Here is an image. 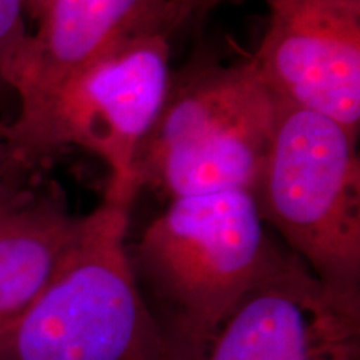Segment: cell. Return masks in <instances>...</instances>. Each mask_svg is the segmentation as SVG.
Here are the masks:
<instances>
[{
	"label": "cell",
	"mask_w": 360,
	"mask_h": 360,
	"mask_svg": "<svg viewBox=\"0 0 360 360\" xmlns=\"http://www.w3.org/2000/svg\"><path fill=\"white\" fill-rule=\"evenodd\" d=\"M127 254L172 360H199L238 302L294 255L244 191L170 200Z\"/></svg>",
	"instance_id": "cell-1"
},
{
	"label": "cell",
	"mask_w": 360,
	"mask_h": 360,
	"mask_svg": "<svg viewBox=\"0 0 360 360\" xmlns=\"http://www.w3.org/2000/svg\"><path fill=\"white\" fill-rule=\"evenodd\" d=\"M188 22L175 0H52L8 80L17 115L34 110L117 40L143 34L170 37Z\"/></svg>",
	"instance_id": "cell-8"
},
{
	"label": "cell",
	"mask_w": 360,
	"mask_h": 360,
	"mask_svg": "<svg viewBox=\"0 0 360 360\" xmlns=\"http://www.w3.org/2000/svg\"><path fill=\"white\" fill-rule=\"evenodd\" d=\"M180 7L186 11V13L191 17V20H200L214 11L215 7H219L224 0H175Z\"/></svg>",
	"instance_id": "cell-12"
},
{
	"label": "cell",
	"mask_w": 360,
	"mask_h": 360,
	"mask_svg": "<svg viewBox=\"0 0 360 360\" xmlns=\"http://www.w3.org/2000/svg\"><path fill=\"white\" fill-rule=\"evenodd\" d=\"M277 98L254 58H200L170 77L164 107L134 162L139 188L169 200L254 193L272 141Z\"/></svg>",
	"instance_id": "cell-3"
},
{
	"label": "cell",
	"mask_w": 360,
	"mask_h": 360,
	"mask_svg": "<svg viewBox=\"0 0 360 360\" xmlns=\"http://www.w3.org/2000/svg\"><path fill=\"white\" fill-rule=\"evenodd\" d=\"M199 360H360V295L327 287L294 254L238 302Z\"/></svg>",
	"instance_id": "cell-7"
},
{
	"label": "cell",
	"mask_w": 360,
	"mask_h": 360,
	"mask_svg": "<svg viewBox=\"0 0 360 360\" xmlns=\"http://www.w3.org/2000/svg\"><path fill=\"white\" fill-rule=\"evenodd\" d=\"M79 222L56 186L0 215V345L52 278Z\"/></svg>",
	"instance_id": "cell-9"
},
{
	"label": "cell",
	"mask_w": 360,
	"mask_h": 360,
	"mask_svg": "<svg viewBox=\"0 0 360 360\" xmlns=\"http://www.w3.org/2000/svg\"><path fill=\"white\" fill-rule=\"evenodd\" d=\"M135 197L107 187L80 217L52 278L0 345V360H172L129 260Z\"/></svg>",
	"instance_id": "cell-2"
},
{
	"label": "cell",
	"mask_w": 360,
	"mask_h": 360,
	"mask_svg": "<svg viewBox=\"0 0 360 360\" xmlns=\"http://www.w3.org/2000/svg\"><path fill=\"white\" fill-rule=\"evenodd\" d=\"M29 35L25 0H0V107L4 109L17 102L8 80Z\"/></svg>",
	"instance_id": "cell-10"
},
{
	"label": "cell",
	"mask_w": 360,
	"mask_h": 360,
	"mask_svg": "<svg viewBox=\"0 0 360 360\" xmlns=\"http://www.w3.org/2000/svg\"><path fill=\"white\" fill-rule=\"evenodd\" d=\"M269 25L252 56L278 102L360 134V0H264Z\"/></svg>",
	"instance_id": "cell-6"
},
{
	"label": "cell",
	"mask_w": 360,
	"mask_h": 360,
	"mask_svg": "<svg viewBox=\"0 0 360 360\" xmlns=\"http://www.w3.org/2000/svg\"><path fill=\"white\" fill-rule=\"evenodd\" d=\"M167 35H132L89 60L40 105L15 115L7 134L30 172L67 147H80L110 169V188L139 193L134 162L167 97Z\"/></svg>",
	"instance_id": "cell-5"
},
{
	"label": "cell",
	"mask_w": 360,
	"mask_h": 360,
	"mask_svg": "<svg viewBox=\"0 0 360 360\" xmlns=\"http://www.w3.org/2000/svg\"><path fill=\"white\" fill-rule=\"evenodd\" d=\"M52 0H25V11H27V20L34 22L37 25V22L42 19V15L47 11L49 4Z\"/></svg>",
	"instance_id": "cell-13"
},
{
	"label": "cell",
	"mask_w": 360,
	"mask_h": 360,
	"mask_svg": "<svg viewBox=\"0 0 360 360\" xmlns=\"http://www.w3.org/2000/svg\"><path fill=\"white\" fill-rule=\"evenodd\" d=\"M357 139L321 114L277 101V119L255 187L260 217L312 274L360 295Z\"/></svg>",
	"instance_id": "cell-4"
},
{
	"label": "cell",
	"mask_w": 360,
	"mask_h": 360,
	"mask_svg": "<svg viewBox=\"0 0 360 360\" xmlns=\"http://www.w3.org/2000/svg\"><path fill=\"white\" fill-rule=\"evenodd\" d=\"M8 120H0V215L11 212L34 195V172L13 152L7 134Z\"/></svg>",
	"instance_id": "cell-11"
}]
</instances>
